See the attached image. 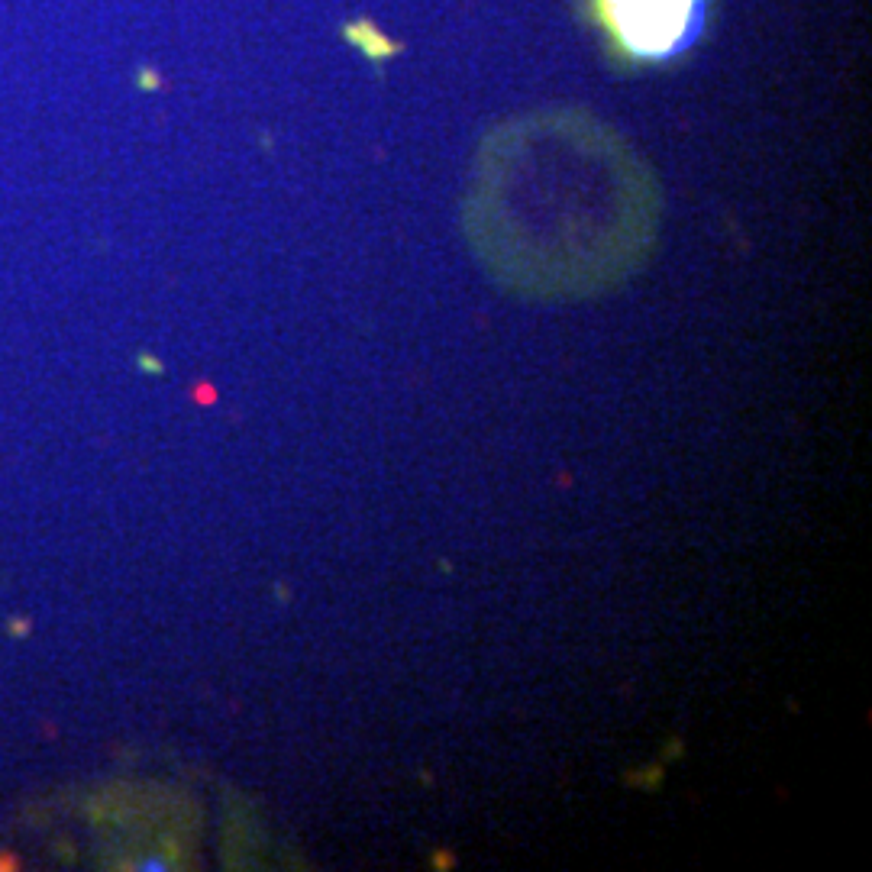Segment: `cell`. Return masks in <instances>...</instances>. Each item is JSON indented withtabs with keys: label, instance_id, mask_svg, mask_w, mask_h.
<instances>
[{
	"label": "cell",
	"instance_id": "6da1fadb",
	"mask_svg": "<svg viewBox=\"0 0 872 872\" xmlns=\"http://www.w3.org/2000/svg\"><path fill=\"white\" fill-rule=\"evenodd\" d=\"M659 217L656 178L621 136L582 117H533L485 139L466 230L504 291L585 301L650 262Z\"/></svg>",
	"mask_w": 872,
	"mask_h": 872
},
{
	"label": "cell",
	"instance_id": "7a4b0ae2",
	"mask_svg": "<svg viewBox=\"0 0 872 872\" xmlns=\"http://www.w3.org/2000/svg\"><path fill=\"white\" fill-rule=\"evenodd\" d=\"M698 0H601V17L621 46L643 59H663L682 46Z\"/></svg>",
	"mask_w": 872,
	"mask_h": 872
}]
</instances>
